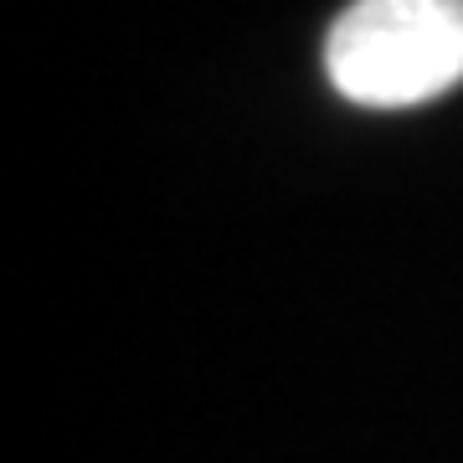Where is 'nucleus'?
Masks as SVG:
<instances>
[{
	"instance_id": "1",
	"label": "nucleus",
	"mask_w": 463,
	"mask_h": 463,
	"mask_svg": "<svg viewBox=\"0 0 463 463\" xmlns=\"http://www.w3.org/2000/svg\"><path fill=\"white\" fill-rule=\"evenodd\" d=\"M325 72L361 109H417L463 83V0H355L325 36Z\"/></svg>"
}]
</instances>
